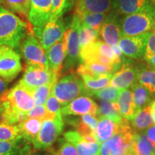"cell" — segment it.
Instances as JSON below:
<instances>
[{
    "instance_id": "obj_1",
    "label": "cell",
    "mask_w": 155,
    "mask_h": 155,
    "mask_svg": "<svg viewBox=\"0 0 155 155\" xmlns=\"http://www.w3.org/2000/svg\"><path fill=\"white\" fill-rule=\"evenodd\" d=\"M28 30V22L0 5V45L18 51Z\"/></svg>"
},
{
    "instance_id": "obj_2",
    "label": "cell",
    "mask_w": 155,
    "mask_h": 155,
    "mask_svg": "<svg viewBox=\"0 0 155 155\" xmlns=\"http://www.w3.org/2000/svg\"><path fill=\"white\" fill-rule=\"evenodd\" d=\"M122 37L139 35L155 30V7L153 3L133 14L126 15L120 23Z\"/></svg>"
},
{
    "instance_id": "obj_3",
    "label": "cell",
    "mask_w": 155,
    "mask_h": 155,
    "mask_svg": "<svg viewBox=\"0 0 155 155\" xmlns=\"http://www.w3.org/2000/svg\"><path fill=\"white\" fill-rule=\"evenodd\" d=\"M134 134L130 122L124 118L118 124L117 133L103 143L99 155H126L131 152V142Z\"/></svg>"
},
{
    "instance_id": "obj_4",
    "label": "cell",
    "mask_w": 155,
    "mask_h": 155,
    "mask_svg": "<svg viewBox=\"0 0 155 155\" xmlns=\"http://www.w3.org/2000/svg\"><path fill=\"white\" fill-rule=\"evenodd\" d=\"M79 57L81 63L95 62L116 67L118 69L122 63V60L115 55L111 46L98 40L81 48Z\"/></svg>"
},
{
    "instance_id": "obj_5",
    "label": "cell",
    "mask_w": 155,
    "mask_h": 155,
    "mask_svg": "<svg viewBox=\"0 0 155 155\" xmlns=\"http://www.w3.org/2000/svg\"><path fill=\"white\" fill-rule=\"evenodd\" d=\"M52 94L63 106L81 95H85V88L80 78L71 73L59 78L54 84Z\"/></svg>"
},
{
    "instance_id": "obj_6",
    "label": "cell",
    "mask_w": 155,
    "mask_h": 155,
    "mask_svg": "<svg viewBox=\"0 0 155 155\" xmlns=\"http://www.w3.org/2000/svg\"><path fill=\"white\" fill-rule=\"evenodd\" d=\"M81 20L78 15L74 14L71 25L65 31L64 38L66 47V57L63 70L70 71L80 62V40H79V29L81 26Z\"/></svg>"
},
{
    "instance_id": "obj_7",
    "label": "cell",
    "mask_w": 155,
    "mask_h": 155,
    "mask_svg": "<svg viewBox=\"0 0 155 155\" xmlns=\"http://www.w3.org/2000/svg\"><path fill=\"white\" fill-rule=\"evenodd\" d=\"M64 120L63 115H56L55 119L42 121L41 128L37 138L32 141L34 150H47L57 140L63 132Z\"/></svg>"
},
{
    "instance_id": "obj_8",
    "label": "cell",
    "mask_w": 155,
    "mask_h": 155,
    "mask_svg": "<svg viewBox=\"0 0 155 155\" xmlns=\"http://www.w3.org/2000/svg\"><path fill=\"white\" fill-rule=\"evenodd\" d=\"M20 50L26 65H37L49 68L45 50L35 35L32 29H29L21 45Z\"/></svg>"
},
{
    "instance_id": "obj_9",
    "label": "cell",
    "mask_w": 155,
    "mask_h": 155,
    "mask_svg": "<svg viewBox=\"0 0 155 155\" xmlns=\"http://www.w3.org/2000/svg\"><path fill=\"white\" fill-rule=\"evenodd\" d=\"M22 71L20 54L12 48L0 45V77L9 83L16 78Z\"/></svg>"
},
{
    "instance_id": "obj_10",
    "label": "cell",
    "mask_w": 155,
    "mask_h": 155,
    "mask_svg": "<svg viewBox=\"0 0 155 155\" xmlns=\"http://www.w3.org/2000/svg\"><path fill=\"white\" fill-rule=\"evenodd\" d=\"M67 28L62 18L50 19L41 28H33L32 30L45 50L53 45L64 37Z\"/></svg>"
},
{
    "instance_id": "obj_11",
    "label": "cell",
    "mask_w": 155,
    "mask_h": 155,
    "mask_svg": "<svg viewBox=\"0 0 155 155\" xmlns=\"http://www.w3.org/2000/svg\"><path fill=\"white\" fill-rule=\"evenodd\" d=\"M2 97L11 107L25 113L35 106L32 92L19 82L7 91Z\"/></svg>"
},
{
    "instance_id": "obj_12",
    "label": "cell",
    "mask_w": 155,
    "mask_h": 155,
    "mask_svg": "<svg viewBox=\"0 0 155 155\" xmlns=\"http://www.w3.org/2000/svg\"><path fill=\"white\" fill-rule=\"evenodd\" d=\"M53 81L57 82L49 68L37 65H26L24 75L19 82L32 92L38 87Z\"/></svg>"
},
{
    "instance_id": "obj_13",
    "label": "cell",
    "mask_w": 155,
    "mask_h": 155,
    "mask_svg": "<svg viewBox=\"0 0 155 155\" xmlns=\"http://www.w3.org/2000/svg\"><path fill=\"white\" fill-rule=\"evenodd\" d=\"M149 33L150 32L139 35L122 37L117 45L122 55L135 60L144 57Z\"/></svg>"
},
{
    "instance_id": "obj_14",
    "label": "cell",
    "mask_w": 155,
    "mask_h": 155,
    "mask_svg": "<svg viewBox=\"0 0 155 155\" xmlns=\"http://www.w3.org/2000/svg\"><path fill=\"white\" fill-rule=\"evenodd\" d=\"M52 0H30L28 21L33 28H41L50 20Z\"/></svg>"
},
{
    "instance_id": "obj_15",
    "label": "cell",
    "mask_w": 155,
    "mask_h": 155,
    "mask_svg": "<svg viewBox=\"0 0 155 155\" xmlns=\"http://www.w3.org/2000/svg\"><path fill=\"white\" fill-rule=\"evenodd\" d=\"M47 55L49 69L53 73L54 79L56 81L59 80L65 57H66V47L65 38L56 42L51 47L45 50Z\"/></svg>"
},
{
    "instance_id": "obj_16",
    "label": "cell",
    "mask_w": 155,
    "mask_h": 155,
    "mask_svg": "<svg viewBox=\"0 0 155 155\" xmlns=\"http://www.w3.org/2000/svg\"><path fill=\"white\" fill-rule=\"evenodd\" d=\"M139 67L131 63H124L119 71H116L112 75L109 86L119 90L128 89L137 82Z\"/></svg>"
},
{
    "instance_id": "obj_17",
    "label": "cell",
    "mask_w": 155,
    "mask_h": 155,
    "mask_svg": "<svg viewBox=\"0 0 155 155\" xmlns=\"http://www.w3.org/2000/svg\"><path fill=\"white\" fill-rule=\"evenodd\" d=\"M97 111L98 105L87 96L78 97L61 108V114L63 116H82L89 114L96 116Z\"/></svg>"
},
{
    "instance_id": "obj_18",
    "label": "cell",
    "mask_w": 155,
    "mask_h": 155,
    "mask_svg": "<svg viewBox=\"0 0 155 155\" xmlns=\"http://www.w3.org/2000/svg\"><path fill=\"white\" fill-rule=\"evenodd\" d=\"M63 136L65 141L75 147L78 155H99L100 144L87 142L76 131H68Z\"/></svg>"
},
{
    "instance_id": "obj_19",
    "label": "cell",
    "mask_w": 155,
    "mask_h": 155,
    "mask_svg": "<svg viewBox=\"0 0 155 155\" xmlns=\"http://www.w3.org/2000/svg\"><path fill=\"white\" fill-rule=\"evenodd\" d=\"M33 150L32 143L22 137L0 141V155H25Z\"/></svg>"
},
{
    "instance_id": "obj_20",
    "label": "cell",
    "mask_w": 155,
    "mask_h": 155,
    "mask_svg": "<svg viewBox=\"0 0 155 155\" xmlns=\"http://www.w3.org/2000/svg\"><path fill=\"white\" fill-rule=\"evenodd\" d=\"M112 0H78L75 13H108Z\"/></svg>"
},
{
    "instance_id": "obj_21",
    "label": "cell",
    "mask_w": 155,
    "mask_h": 155,
    "mask_svg": "<svg viewBox=\"0 0 155 155\" xmlns=\"http://www.w3.org/2000/svg\"><path fill=\"white\" fill-rule=\"evenodd\" d=\"M118 68L114 66L95 62L81 63L77 68V73L81 76L86 75L89 77H98L104 74H114Z\"/></svg>"
},
{
    "instance_id": "obj_22",
    "label": "cell",
    "mask_w": 155,
    "mask_h": 155,
    "mask_svg": "<svg viewBox=\"0 0 155 155\" xmlns=\"http://www.w3.org/2000/svg\"><path fill=\"white\" fill-rule=\"evenodd\" d=\"M98 32L104 42L111 47L117 45L122 38L119 25L111 19L104 21Z\"/></svg>"
},
{
    "instance_id": "obj_23",
    "label": "cell",
    "mask_w": 155,
    "mask_h": 155,
    "mask_svg": "<svg viewBox=\"0 0 155 155\" xmlns=\"http://www.w3.org/2000/svg\"><path fill=\"white\" fill-rule=\"evenodd\" d=\"M116 104L122 117L131 121L136 112L131 91L129 89L121 90Z\"/></svg>"
},
{
    "instance_id": "obj_24",
    "label": "cell",
    "mask_w": 155,
    "mask_h": 155,
    "mask_svg": "<svg viewBox=\"0 0 155 155\" xmlns=\"http://www.w3.org/2000/svg\"><path fill=\"white\" fill-rule=\"evenodd\" d=\"M42 121L36 118L28 117L17 124L19 134L23 139L32 143L38 137Z\"/></svg>"
},
{
    "instance_id": "obj_25",
    "label": "cell",
    "mask_w": 155,
    "mask_h": 155,
    "mask_svg": "<svg viewBox=\"0 0 155 155\" xmlns=\"http://www.w3.org/2000/svg\"><path fill=\"white\" fill-rule=\"evenodd\" d=\"M131 124L135 133H143L154 124L150 105L135 112L131 120Z\"/></svg>"
},
{
    "instance_id": "obj_26",
    "label": "cell",
    "mask_w": 155,
    "mask_h": 155,
    "mask_svg": "<svg viewBox=\"0 0 155 155\" xmlns=\"http://www.w3.org/2000/svg\"><path fill=\"white\" fill-rule=\"evenodd\" d=\"M118 131V124L106 117L99 118L96 129V137L98 144H102L114 137Z\"/></svg>"
},
{
    "instance_id": "obj_27",
    "label": "cell",
    "mask_w": 155,
    "mask_h": 155,
    "mask_svg": "<svg viewBox=\"0 0 155 155\" xmlns=\"http://www.w3.org/2000/svg\"><path fill=\"white\" fill-rule=\"evenodd\" d=\"M131 151L134 155H154L155 145L144 132L135 133L131 142Z\"/></svg>"
},
{
    "instance_id": "obj_28",
    "label": "cell",
    "mask_w": 155,
    "mask_h": 155,
    "mask_svg": "<svg viewBox=\"0 0 155 155\" xmlns=\"http://www.w3.org/2000/svg\"><path fill=\"white\" fill-rule=\"evenodd\" d=\"M113 74H104L98 77H89L82 75L81 78L85 88V95L92 96L93 93L109 86Z\"/></svg>"
},
{
    "instance_id": "obj_29",
    "label": "cell",
    "mask_w": 155,
    "mask_h": 155,
    "mask_svg": "<svg viewBox=\"0 0 155 155\" xmlns=\"http://www.w3.org/2000/svg\"><path fill=\"white\" fill-rule=\"evenodd\" d=\"M131 89L136 111L150 105L153 98L144 86L137 82L131 86Z\"/></svg>"
},
{
    "instance_id": "obj_30",
    "label": "cell",
    "mask_w": 155,
    "mask_h": 155,
    "mask_svg": "<svg viewBox=\"0 0 155 155\" xmlns=\"http://www.w3.org/2000/svg\"><path fill=\"white\" fill-rule=\"evenodd\" d=\"M96 116L98 119L102 117L108 118L116 124L120 123L124 119L119 113L116 102H110L105 100H101L99 101Z\"/></svg>"
},
{
    "instance_id": "obj_31",
    "label": "cell",
    "mask_w": 155,
    "mask_h": 155,
    "mask_svg": "<svg viewBox=\"0 0 155 155\" xmlns=\"http://www.w3.org/2000/svg\"><path fill=\"white\" fill-rule=\"evenodd\" d=\"M152 0H116V7L120 14L131 15L152 3Z\"/></svg>"
},
{
    "instance_id": "obj_32",
    "label": "cell",
    "mask_w": 155,
    "mask_h": 155,
    "mask_svg": "<svg viewBox=\"0 0 155 155\" xmlns=\"http://www.w3.org/2000/svg\"><path fill=\"white\" fill-rule=\"evenodd\" d=\"M137 82L144 86L150 93L153 98H155V69L150 66L139 67Z\"/></svg>"
},
{
    "instance_id": "obj_33",
    "label": "cell",
    "mask_w": 155,
    "mask_h": 155,
    "mask_svg": "<svg viewBox=\"0 0 155 155\" xmlns=\"http://www.w3.org/2000/svg\"><path fill=\"white\" fill-rule=\"evenodd\" d=\"M3 5L5 8L17 15L25 22L28 21L30 0H4Z\"/></svg>"
},
{
    "instance_id": "obj_34",
    "label": "cell",
    "mask_w": 155,
    "mask_h": 155,
    "mask_svg": "<svg viewBox=\"0 0 155 155\" xmlns=\"http://www.w3.org/2000/svg\"><path fill=\"white\" fill-rule=\"evenodd\" d=\"M75 14L78 16L81 24L99 32L101 27L105 21L108 13H81V14L75 13Z\"/></svg>"
},
{
    "instance_id": "obj_35",
    "label": "cell",
    "mask_w": 155,
    "mask_h": 155,
    "mask_svg": "<svg viewBox=\"0 0 155 155\" xmlns=\"http://www.w3.org/2000/svg\"><path fill=\"white\" fill-rule=\"evenodd\" d=\"M99 32L98 31L81 24L79 29V40H80V50L88 45L98 40Z\"/></svg>"
},
{
    "instance_id": "obj_36",
    "label": "cell",
    "mask_w": 155,
    "mask_h": 155,
    "mask_svg": "<svg viewBox=\"0 0 155 155\" xmlns=\"http://www.w3.org/2000/svg\"><path fill=\"white\" fill-rule=\"evenodd\" d=\"M55 83V81H53L32 91V94L35 105H45L48 97L51 94L52 89Z\"/></svg>"
},
{
    "instance_id": "obj_37",
    "label": "cell",
    "mask_w": 155,
    "mask_h": 155,
    "mask_svg": "<svg viewBox=\"0 0 155 155\" xmlns=\"http://www.w3.org/2000/svg\"><path fill=\"white\" fill-rule=\"evenodd\" d=\"M75 0H52V15L50 19L62 18V16L72 7Z\"/></svg>"
},
{
    "instance_id": "obj_38",
    "label": "cell",
    "mask_w": 155,
    "mask_h": 155,
    "mask_svg": "<svg viewBox=\"0 0 155 155\" xmlns=\"http://www.w3.org/2000/svg\"><path fill=\"white\" fill-rule=\"evenodd\" d=\"M22 137L17 125L0 123V141L14 140Z\"/></svg>"
},
{
    "instance_id": "obj_39",
    "label": "cell",
    "mask_w": 155,
    "mask_h": 155,
    "mask_svg": "<svg viewBox=\"0 0 155 155\" xmlns=\"http://www.w3.org/2000/svg\"><path fill=\"white\" fill-rule=\"evenodd\" d=\"M121 90L114 88L111 86H108L105 88L100 89L93 93L92 96H94L101 100L108 101L110 102H116Z\"/></svg>"
},
{
    "instance_id": "obj_40",
    "label": "cell",
    "mask_w": 155,
    "mask_h": 155,
    "mask_svg": "<svg viewBox=\"0 0 155 155\" xmlns=\"http://www.w3.org/2000/svg\"><path fill=\"white\" fill-rule=\"evenodd\" d=\"M26 115L27 117L36 118L41 121L46 119H53L56 116L48 111L45 105H35L30 111L27 112Z\"/></svg>"
},
{
    "instance_id": "obj_41",
    "label": "cell",
    "mask_w": 155,
    "mask_h": 155,
    "mask_svg": "<svg viewBox=\"0 0 155 155\" xmlns=\"http://www.w3.org/2000/svg\"><path fill=\"white\" fill-rule=\"evenodd\" d=\"M155 54V30L150 31L147 40L146 49H145L144 59L148 61Z\"/></svg>"
},
{
    "instance_id": "obj_42",
    "label": "cell",
    "mask_w": 155,
    "mask_h": 155,
    "mask_svg": "<svg viewBox=\"0 0 155 155\" xmlns=\"http://www.w3.org/2000/svg\"><path fill=\"white\" fill-rule=\"evenodd\" d=\"M61 106L59 101L54 96L52 93L45 104V106L47 108L48 111L50 113L54 114L55 115H61Z\"/></svg>"
},
{
    "instance_id": "obj_43",
    "label": "cell",
    "mask_w": 155,
    "mask_h": 155,
    "mask_svg": "<svg viewBox=\"0 0 155 155\" xmlns=\"http://www.w3.org/2000/svg\"><path fill=\"white\" fill-rule=\"evenodd\" d=\"M55 155H78L75 147L72 144L65 141L62 143L61 147L58 152H55Z\"/></svg>"
},
{
    "instance_id": "obj_44",
    "label": "cell",
    "mask_w": 155,
    "mask_h": 155,
    "mask_svg": "<svg viewBox=\"0 0 155 155\" xmlns=\"http://www.w3.org/2000/svg\"><path fill=\"white\" fill-rule=\"evenodd\" d=\"M81 121L84 122L85 124H86L89 127H91V129L93 131H94L95 132H96L97 124H98V121L96 116H93L91 114H88L81 116Z\"/></svg>"
},
{
    "instance_id": "obj_45",
    "label": "cell",
    "mask_w": 155,
    "mask_h": 155,
    "mask_svg": "<svg viewBox=\"0 0 155 155\" xmlns=\"http://www.w3.org/2000/svg\"><path fill=\"white\" fill-rule=\"evenodd\" d=\"M25 155H55V152L53 150H51L50 148L47 150H34L32 152L28 153Z\"/></svg>"
},
{
    "instance_id": "obj_46",
    "label": "cell",
    "mask_w": 155,
    "mask_h": 155,
    "mask_svg": "<svg viewBox=\"0 0 155 155\" xmlns=\"http://www.w3.org/2000/svg\"><path fill=\"white\" fill-rule=\"evenodd\" d=\"M148 139L155 145V126H151L144 131Z\"/></svg>"
},
{
    "instance_id": "obj_47",
    "label": "cell",
    "mask_w": 155,
    "mask_h": 155,
    "mask_svg": "<svg viewBox=\"0 0 155 155\" xmlns=\"http://www.w3.org/2000/svg\"><path fill=\"white\" fill-rule=\"evenodd\" d=\"M8 83L6 82L5 80H3L1 77H0V97L5 94L7 91V86H8Z\"/></svg>"
},
{
    "instance_id": "obj_48",
    "label": "cell",
    "mask_w": 155,
    "mask_h": 155,
    "mask_svg": "<svg viewBox=\"0 0 155 155\" xmlns=\"http://www.w3.org/2000/svg\"><path fill=\"white\" fill-rule=\"evenodd\" d=\"M150 107L151 114H152V119L154 120V123L155 124V100L150 103Z\"/></svg>"
},
{
    "instance_id": "obj_49",
    "label": "cell",
    "mask_w": 155,
    "mask_h": 155,
    "mask_svg": "<svg viewBox=\"0 0 155 155\" xmlns=\"http://www.w3.org/2000/svg\"><path fill=\"white\" fill-rule=\"evenodd\" d=\"M147 64L149 65V66H150L152 68L155 69V54L152 56V58H150L148 61H147Z\"/></svg>"
},
{
    "instance_id": "obj_50",
    "label": "cell",
    "mask_w": 155,
    "mask_h": 155,
    "mask_svg": "<svg viewBox=\"0 0 155 155\" xmlns=\"http://www.w3.org/2000/svg\"><path fill=\"white\" fill-rule=\"evenodd\" d=\"M4 0H0V5H3Z\"/></svg>"
},
{
    "instance_id": "obj_51",
    "label": "cell",
    "mask_w": 155,
    "mask_h": 155,
    "mask_svg": "<svg viewBox=\"0 0 155 155\" xmlns=\"http://www.w3.org/2000/svg\"><path fill=\"white\" fill-rule=\"evenodd\" d=\"M152 3H153V5H154V7H155V0H152Z\"/></svg>"
},
{
    "instance_id": "obj_52",
    "label": "cell",
    "mask_w": 155,
    "mask_h": 155,
    "mask_svg": "<svg viewBox=\"0 0 155 155\" xmlns=\"http://www.w3.org/2000/svg\"><path fill=\"white\" fill-rule=\"evenodd\" d=\"M154 155H155V154H154Z\"/></svg>"
}]
</instances>
